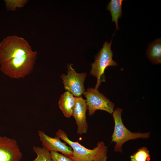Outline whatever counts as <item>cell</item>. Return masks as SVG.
I'll return each mask as SVG.
<instances>
[{"label":"cell","mask_w":161,"mask_h":161,"mask_svg":"<svg viewBox=\"0 0 161 161\" xmlns=\"http://www.w3.org/2000/svg\"><path fill=\"white\" fill-rule=\"evenodd\" d=\"M22 156L15 139L0 135V161H20Z\"/></svg>","instance_id":"8"},{"label":"cell","mask_w":161,"mask_h":161,"mask_svg":"<svg viewBox=\"0 0 161 161\" xmlns=\"http://www.w3.org/2000/svg\"><path fill=\"white\" fill-rule=\"evenodd\" d=\"M38 132L43 147L49 151L60 152L69 158L72 156V148L67 146L65 143L62 142L59 137H50L41 130L38 131Z\"/></svg>","instance_id":"9"},{"label":"cell","mask_w":161,"mask_h":161,"mask_svg":"<svg viewBox=\"0 0 161 161\" xmlns=\"http://www.w3.org/2000/svg\"><path fill=\"white\" fill-rule=\"evenodd\" d=\"M83 95L86 97L89 115L92 116L97 110L105 111L111 114L114 111V104L110 101L98 89L89 88Z\"/></svg>","instance_id":"6"},{"label":"cell","mask_w":161,"mask_h":161,"mask_svg":"<svg viewBox=\"0 0 161 161\" xmlns=\"http://www.w3.org/2000/svg\"><path fill=\"white\" fill-rule=\"evenodd\" d=\"M6 8L9 11H14L17 8L24 7L28 2L27 0H4Z\"/></svg>","instance_id":"16"},{"label":"cell","mask_w":161,"mask_h":161,"mask_svg":"<svg viewBox=\"0 0 161 161\" xmlns=\"http://www.w3.org/2000/svg\"><path fill=\"white\" fill-rule=\"evenodd\" d=\"M32 150L37 157L31 161H53L50 151L45 148L34 146Z\"/></svg>","instance_id":"14"},{"label":"cell","mask_w":161,"mask_h":161,"mask_svg":"<svg viewBox=\"0 0 161 161\" xmlns=\"http://www.w3.org/2000/svg\"><path fill=\"white\" fill-rule=\"evenodd\" d=\"M131 161H149L150 155L148 150L146 147H142L133 155L130 156Z\"/></svg>","instance_id":"15"},{"label":"cell","mask_w":161,"mask_h":161,"mask_svg":"<svg viewBox=\"0 0 161 161\" xmlns=\"http://www.w3.org/2000/svg\"><path fill=\"white\" fill-rule=\"evenodd\" d=\"M148 58L153 64L161 63V40H155L148 45L146 52Z\"/></svg>","instance_id":"12"},{"label":"cell","mask_w":161,"mask_h":161,"mask_svg":"<svg viewBox=\"0 0 161 161\" xmlns=\"http://www.w3.org/2000/svg\"><path fill=\"white\" fill-rule=\"evenodd\" d=\"M53 161H72L69 157L55 151L50 152Z\"/></svg>","instance_id":"17"},{"label":"cell","mask_w":161,"mask_h":161,"mask_svg":"<svg viewBox=\"0 0 161 161\" xmlns=\"http://www.w3.org/2000/svg\"><path fill=\"white\" fill-rule=\"evenodd\" d=\"M75 97V103L72 116L74 118L77 126V134L82 135L86 133L88 129L86 117L87 106L86 100L81 96Z\"/></svg>","instance_id":"10"},{"label":"cell","mask_w":161,"mask_h":161,"mask_svg":"<svg viewBox=\"0 0 161 161\" xmlns=\"http://www.w3.org/2000/svg\"><path fill=\"white\" fill-rule=\"evenodd\" d=\"M32 51L28 42L24 38L16 35L7 36L0 42V64Z\"/></svg>","instance_id":"3"},{"label":"cell","mask_w":161,"mask_h":161,"mask_svg":"<svg viewBox=\"0 0 161 161\" xmlns=\"http://www.w3.org/2000/svg\"><path fill=\"white\" fill-rule=\"evenodd\" d=\"M72 64H68L67 75L63 74L61 78L66 90L75 97H79L85 91L84 83L86 73H77L72 68Z\"/></svg>","instance_id":"7"},{"label":"cell","mask_w":161,"mask_h":161,"mask_svg":"<svg viewBox=\"0 0 161 161\" xmlns=\"http://www.w3.org/2000/svg\"><path fill=\"white\" fill-rule=\"evenodd\" d=\"M112 42V41L110 43L107 41L104 42L102 48L95 56V62L91 64L90 74L97 79L95 88L96 89H98L101 82L105 81L103 76L106 69L109 66L117 65L112 59L113 53L111 49Z\"/></svg>","instance_id":"5"},{"label":"cell","mask_w":161,"mask_h":161,"mask_svg":"<svg viewBox=\"0 0 161 161\" xmlns=\"http://www.w3.org/2000/svg\"><path fill=\"white\" fill-rule=\"evenodd\" d=\"M123 0H111L107 6V10L110 12L112 21L116 25L117 30H119L118 24V19L121 18L122 15V6Z\"/></svg>","instance_id":"13"},{"label":"cell","mask_w":161,"mask_h":161,"mask_svg":"<svg viewBox=\"0 0 161 161\" xmlns=\"http://www.w3.org/2000/svg\"><path fill=\"white\" fill-rule=\"evenodd\" d=\"M122 109L119 107L114 110L112 115L114 122L112 142L116 143L114 150L115 152H121L123 144L126 142L138 138L147 139L150 136V133H133L129 130L122 121L121 114Z\"/></svg>","instance_id":"4"},{"label":"cell","mask_w":161,"mask_h":161,"mask_svg":"<svg viewBox=\"0 0 161 161\" xmlns=\"http://www.w3.org/2000/svg\"><path fill=\"white\" fill-rule=\"evenodd\" d=\"M75 103V97L68 91L64 93L60 98L58 106L64 116L69 118L72 116Z\"/></svg>","instance_id":"11"},{"label":"cell","mask_w":161,"mask_h":161,"mask_svg":"<svg viewBox=\"0 0 161 161\" xmlns=\"http://www.w3.org/2000/svg\"><path fill=\"white\" fill-rule=\"evenodd\" d=\"M37 54L36 51H32L24 56L12 59L0 64V70L11 78H23L32 71Z\"/></svg>","instance_id":"2"},{"label":"cell","mask_w":161,"mask_h":161,"mask_svg":"<svg viewBox=\"0 0 161 161\" xmlns=\"http://www.w3.org/2000/svg\"><path fill=\"white\" fill-rule=\"evenodd\" d=\"M56 134L72 148L73 154L69 158L72 161H107V147L103 142H99L96 147L93 149H89L78 142L70 140L66 133L62 130L59 129Z\"/></svg>","instance_id":"1"}]
</instances>
